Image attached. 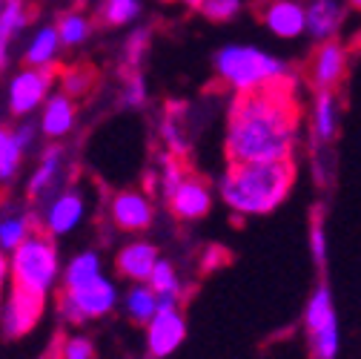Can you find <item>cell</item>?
<instances>
[{
    "label": "cell",
    "instance_id": "4dcf8cb0",
    "mask_svg": "<svg viewBox=\"0 0 361 359\" xmlns=\"http://www.w3.org/2000/svg\"><path fill=\"white\" fill-rule=\"evenodd\" d=\"M327 253H330V239H327V228H324V218L322 213L312 216V224H310V256L312 261L322 267H327Z\"/></svg>",
    "mask_w": 361,
    "mask_h": 359
},
{
    "label": "cell",
    "instance_id": "44dd1931",
    "mask_svg": "<svg viewBox=\"0 0 361 359\" xmlns=\"http://www.w3.org/2000/svg\"><path fill=\"white\" fill-rule=\"evenodd\" d=\"M121 307H123V317L132 325H147L158 313L161 299L155 296V290L147 282H135L121 293Z\"/></svg>",
    "mask_w": 361,
    "mask_h": 359
},
{
    "label": "cell",
    "instance_id": "ab89813d",
    "mask_svg": "<svg viewBox=\"0 0 361 359\" xmlns=\"http://www.w3.org/2000/svg\"><path fill=\"white\" fill-rule=\"evenodd\" d=\"M347 4H350L355 12H361V0H347Z\"/></svg>",
    "mask_w": 361,
    "mask_h": 359
},
{
    "label": "cell",
    "instance_id": "2e32d148",
    "mask_svg": "<svg viewBox=\"0 0 361 359\" xmlns=\"http://www.w3.org/2000/svg\"><path fill=\"white\" fill-rule=\"evenodd\" d=\"M161 261V250L158 245H152L149 239H129L126 245L118 247L115 253V271L121 279H126L129 285L135 282H147L155 271V264Z\"/></svg>",
    "mask_w": 361,
    "mask_h": 359
},
{
    "label": "cell",
    "instance_id": "8992f818",
    "mask_svg": "<svg viewBox=\"0 0 361 359\" xmlns=\"http://www.w3.org/2000/svg\"><path fill=\"white\" fill-rule=\"evenodd\" d=\"M121 305V288L115 279H109L106 273H101L98 279L86 282L80 288H63L61 299H58V317L61 322L78 328L86 322L104 319Z\"/></svg>",
    "mask_w": 361,
    "mask_h": 359
},
{
    "label": "cell",
    "instance_id": "8fae6325",
    "mask_svg": "<svg viewBox=\"0 0 361 359\" xmlns=\"http://www.w3.org/2000/svg\"><path fill=\"white\" fill-rule=\"evenodd\" d=\"M66 187V150L61 141H52L40 150L37 167L29 175V184H26V196L35 204V210L40 204H47L52 196H58Z\"/></svg>",
    "mask_w": 361,
    "mask_h": 359
},
{
    "label": "cell",
    "instance_id": "f1b7e54d",
    "mask_svg": "<svg viewBox=\"0 0 361 359\" xmlns=\"http://www.w3.org/2000/svg\"><path fill=\"white\" fill-rule=\"evenodd\" d=\"M23 155H26V153H23L20 144L15 141V132L6 129V126H0V184L12 182V178L18 175Z\"/></svg>",
    "mask_w": 361,
    "mask_h": 359
},
{
    "label": "cell",
    "instance_id": "83f0119b",
    "mask_svg": "<svg viewBox=\"0 0 361 359\" xmlns=\"http://www.w3.org/2000/svg\"><path fill=\"white\" fill-rule=\"evenodd\" d=\"M58 35H61L63 49H78L80 43H86L89 35H92V20H89L83 12H66L58 20Z\"/></svg>",
    "mask_w": 361,
    "mask_h": 359
},
{
    "label": "cell",
    "instance_id": "cb8c5ba5",
    "mask_svg": "<svg viewBox=\"0 0 361 359\" xmlns=\"http://www.w3.org/2000/svg\"><path fill=\"white\" fill-rule=\"evenodd\" d=\"M104 273V261L98 250H78L66 264H63V273H61V285L69 288H80L86 282H92Z\"/></svg>",
    "mask_w": 361,
    "mask_h": 359
},
{
    "label": "cell",
    "instance_id": "52a82bcc",
    "mask_svg": "<svg viewBox=\"0 0 361 359\" xmlns=\"http://www.w3.org/2000/svg\"><path fill=\"white\" fill-rule=\"evenodd\" d=\"M37 230H43L52 239H63L80 228V221L86 218V199L83 190L69 184L58 196H52L47 204L37 207Z\"/></svg>",
    "mask_w": 361,
    "mask_h": 359
},
{
    "label": "cell",
    "instance_id": "5bb4252c",
    "mask_svg": "<svg viewBox=\"0 0 361 359\" xmlns=\"http://www.w3.org/2000/svg\"><path fill=\"white\" fill-rule=\"evenodd\" d=\"M258 18L279 40H298L307 35V4L301 0H264Z\"/></svg>",
    "mask_w": 361,
    "mask_h": 359
},
{
    "label": "cell",
    "instance_id": "277c9868",
    "mask_svg": "<svg viewBox=\"0 0 361 359\" xmlns=\"http://www.w3.org/2000/svg\"><path fill=\"white\" fill-rule=\"evenodd\" d=\"M61 250L52 236L35 230L18 250L9 253V288L49 299L61 285Z\"/></svg>",
    "mask_w": 361,
    "mask_h": 359
},
{
    "label": "cell",
    "instance_id": "7c38bea8",
    "mask_svg": "<svg viewBox=\"0 0 361 359\" xmlns=\"http://www.w3.org/2000/svg\"><path fill=\"white\" fill-rule=\"evenodd\" d=\"M109 218L121 233L138 236L152 228L155 204L147 190H118L109 196Z\"/></svg>",
    "mask_w": 361,
    "mask_h": 359
},
{
    "label": "cell",
    "instance_id": "7a4b0ae2",
    "mask_svg": "<svg viewBox=\"0 0 361 359\" xmlns=\"http://www.w3.org/2000/svg\"><path fill=\"white\" fill-rule=\"evenodd\" d=\"M295 187L293 161H230L218 178V196L230 213L258 218L276 213Z\"/></svg>",
    "mask_w": 361,
    "mask_h": 359
},
{
    "label": "cell",
    "instance_id": "d6a6232c",
    "mask_svg": "<svg viewBox=\"0 0 361 359\" xmlns=\"http://www.w3.org/2000/svg\"><path fill=\"white\" fill-rule=\"evenodd\" d=\"M89 86H92V69L89 66H72L61 75V93H66L69 98L86 95Z\"/></svg>",
    "mask_w": 361,
    "mask_h": 359
},
{
    "label": "cell",
    "instance_id": "5b68a950",
    "mask_svg": "<svg viewBox=\"0 0 361 359\" xmlns=\"http://www.w3.org/2000/svg\"><path fill=\"white\" fill-rule=\"evenodd\" d=\"M301 328H304L310 359H338L341 325H338L336 296H333V288L327 285V279H322L310 290L304 313H301Z\"/></svg>",
    "mask_w": 361,
    "mask_h": 359
},
{
    "label": "cell",
    "instance_id": "4316f807",
    "mask_svg": "<svg viewBox=\"0 0 361 359\" xmlns=\"http://www.w3.org/2000/svg\"><path fill=\"white\" fill-rule=\"evenodd\" d=\"M187 167H184V158H178V155H164L158 170H155V190L161 193V199L166 201L180 184H184V178H187Z\"/></svg>",
    "mask_w": 361,
    "mask_h": 359
},
{
    "label": "cell",
    "instance_id": "4fadbf2b",
    "mask_svg": "<svg viewBox=\"0 0 361 359\" xmlns=\"http://www.w3.org/2000/svg\"><path fill=\"white\" fill-rule=\"evenodd\" d=\"M347 61H350L347 47L338 37L319 43L315 52H312V58H310V66H307V78H310L315 93L336 89L347 75Z\"/></svg>",
    "mask_w": 361,
    "mask_h": 359
},
{
    "label": "cell",
    "instance_id": "e0dca14e",
    "mask_svg": "<svg viewBox=\"0 0 361 359\" xmlns=\"http://www.w3.org/2000/svg\"><path fill=\"white\" fill-rule=\"evenodd\" d=\"M78 121V104L66 93H52L40 107V136L49 141H61L75 129Z\"/></svg>",
    "mask_w": 361,
    "mask_h": 359
},
{
    "label": "cell",
    "instance_id": "9a60e30c",
    "mask_svg": "<svg viewBox=\"0 0 361 359\" xmlns=\"http://www.w3.org/2000/svg\"><path fill=\"white\" fill-rule=\"evenodd\" d=\"M166 207L178 221H201L212 213L215 193L201 175H187L184 184L166 199Z\"/></svg>",
    "mask_w": 361,
    "mask_h": 359
},
{
    "label": "cell",
    "instance_id": "d590c367",
    "mask_svg": "<svg viewBox=\"0 0 361 359\" xmlns=\"http://www.w3.org/2000/svg\"><path fill=\"white\" fill-rule=\"evenodd\" d=\"M61 359H98L95 342L89 339L86 334H72L61 345Z\"/></svg>",
    "mask_w": 361,
    "mask_h": 359
},
{
    "label": "cell",
    "instance_id": "7402d4cb",
    "mask_svg": "<svg viewBox=\"0 0 361 359\" xmlns=\"http://www.w3.org/2000/svg\"><path fill=\"white\" fill-rule=\"evenodd\" d=\"M26 23H29L26 0H4V9H0V69H6L12 40L26 29Z\"/></svg>",
    "mask_w": 361,
    "mask_h": 359
},
{
    "label": "cell",
    "instance_id": "f546056e",
    "mask_svg": "<svg viewBox=\"0 0 361 359\" xmlns=\"http://www.w3.org/2000/svg\"><path fill=\"white\" fill-rule=\"evenodd\" d=\"M138 15H141V0H104L101 4V20L106 26L135 23Z\"/></svg>",
    "mask_w": 361,
    "mask_h": 359
},
{
    "label": "cell",
    "instance_id": "ac0fdd59",
    "mask_svg": "<svg viewBox=\"0 0 361 359\" xmlns=\"http://www.w3.org/2000/svg\"><path fill=\"white\" fill-rule=\"evenodd\" d=\"M341 126V101L336 95V89H327V93H315L312 107H310V132L315 144H330L338 136Z\"/></svg>",
    "mask_w": 361,
    "mask_h": 359
},
{
    "label": "cell",
    "instance_id": "d6986e66",
    "mask_svg": "<svg viewBox=\"0 0 361 359\" xmlns=\"http://www.w3.org/2000/svg\"><path fill=\"white\" fill-rule=\"evenodd\" d=\"M344 26V0H307V35L315 43L338 37Z\"/></svg>",
    "mask_w": 361,
    "mask_h": 359
},
{
    "label": "cell",
    "instance_id": "836d02e7",
    "mask_svg": "<svg viewBox=\"0 0 361 359\" xmlns=\"http://www.w3.org/2000/svg\"><path fill=\"white\" fill-rule=\"evenodd\" d=\"M149 37H152V35H149L147 26H135L132 35L126 37L123 55H126L129 69H138V66H141V61H144V55H147V49H149Z\"/></svg>",
    "mask_w": 361,
    "mask_h": 359
},
{
    "label": "cell",
    "instance_id": "30bf717a",
    "mask_svg": "<svg viewBox=\"0 0 361 359\" xmlns=\"http://www.w3.org/2000/svg\"><path fill=\"white\" fill-rule=\"evenodd\" d=\"M55 78V66H26L18 72L9 83V112L15 118H26L40 110L43 101L52 95Z\"/></svg>",
    "mask_w": 361,
    "mask_h": 359
},
{
    "label": "cell",
    "instance_id": "d4e9b609",
    "mask_svg": "<svg viewBox=\"0 0 361 359\" xmlns=\"http://www.w3.org/2000/svg\"><path fill=\"white\" fill-rule=\"evenodd\" d=\"M147 285L155 290L161 305H180V299H184V279H180V273L175 271V264L169 259H164V256L155 264V271L147 279Z\"/></svg>",
    "mask_w": 361,
    "mask_h": 359
},
{
    "label": "cell",
    "instance_id": "ba28073f",
    "mask_svg": "<svg viewBox=\"0 0 361 359\" xmlns=\"http://www.w3.org/2000/svg\"><path fill=\"white\" fill-rule=\"evenodd\" d=\"M187 339V317L180 305H161L155 317L144 325V345L149 359H169Z\"/></svg>",
    "mask_w": 361,
    "mask_h": 359
},
{
    "label": "cell",
    "instance_id": "f35d334b",
    "mask_svg": "<svg viewBox=\"0 0 361 359\" xmlns=\"http://www.w3.org/2000/svg\"><path fill=\"white\" fill-rule=\"evenodd\" d=\"M175 4H180V6H187V9H198V12H201V6H204V0H175Z\"/></svg>",
    "mask_w": 361,
    "mask_h": 359
},
{
    "label": "cell",
    "instance_id": "1f68e13d",
    "mask_svg": "<svg viewBox=\"0 0 361 359\" xmlns=\"http://www.w3.org/2000/svg\"><path fill=\"white\" fill-rule=\"evenodd\" d=\"M244 9V0H204L201 15L212 23H230L241 15Z\"/></svg>",
    "mask_w": 361,
    "mask_h": 359
},
{
    "label": "cell",
    "instance_id": "3957f363",
    "mask_svg": "<svg viewBox=\"0 0 361 359\" xmlns=\"http://www.w3.org/2000/svg\"><path fill=\"white\" fill-rule=\"evenodd\" d=\"M212 72L235 95L293 81L290 64L276 52L255 47V43H227V47H221L212 55Z\"/></svg>",
    "mask_w": 361,
    "mask_h": 359
},
{
    "label": "cell",
    "instance_id": "8d00e7d4",
    "mask_svg": "<svg viewBox=\"0 0 361 359\" xmlns=\"http://www.w3.org/2000/svg\"><path fill=\"white\" fill-rule=\"evenodd\" d=\"M312 178L319 187H327L330 184V172H327V158L324 155H315L312 158Z\"/></svg>",
    "mask_w": 361,
    "mask_h": 359
},
{
    "label": "cell",
    "instance_id": "6da1fadb",
    "mask_svg": "<svg viewBox=\"0 0 361 359\" xmlns=\"http://www.w3.org/2000/svg\"><path fill=\"white\" fill-rule=\"evenodd\" d=\"M293 81L235 95L227 115L224 153L230 161H293L301 115Z\"/></svg>",
    "mask_w": 361,
    "mask_h": 359
},
{
    "label": "cell",
    "instance_id": "9c48e42d",
    "mask_svg": "<svg viewBox=\"0 0 361 359\" xmlns=\"http://www.w3.org/2000/svg\"><path fill=\"white\" fill-rule=\"evenodd\" d=\"M43 310H47V299L9 288L6 296H0V336L12 342L29 336L43 319Z\"/></svg>",
    "mask_w": 361,
    "mask_h": 359
},
{
    "label": "cell",
    "instance_id": "e575fe53",
    "mask_svg": "<svg viewBox=\"0 0 361 359\" xmlns=\"http://www.w3.org/2000/svg\"><path fill=\"white\" fill-rule=\"evenodd\" d=\"M149 93H147V78L141 72H132L121 89V104L123 107H132V110H141L147 104Z\"/></svg>",
    "mask_w": 361,
    "mask_h": 359
},
{
    "label": "cell",
    "instance_id": "603a6c76",
    "mask_svg": "<svg viewBox=\"0 0 361 359\" xmlns=\"http://www.w3.org/2000/svg\"><path fill=\"white\" fill-rule=\"evenodd\" d=\"M61 35L58 26H40L23 49V64L26 66H55L58 52H61Z\"/></svg>",
    "mask_w": 361,
    "mask_h": 359
},
{
    "label": "cell",
    "instance_id": "ffe728a7",
    "mask_svg": "<svg viewBox=\"0 0 361 359\" xmlns=\"http://www.w3.org/2000/svg\"><path fill=\"white\" fill-rule=\"evenodd\" d=\"M37 230V216L23 207H6L0 213V250H18L32 233Z\"/></svg>",
    "mask_w": 361,
    "mask_h": 359
},
{
    "label": "cell",
    "instance_id": "60d3db41",
    "mask_svg": "<svg viewBox=\"0 0 361 359\" xmlns=\"http://www.w3.org/2000/svg\"><path fill=\"white\" fill-rule=\"evenodd\" d=\"M0 9H4V0H0Z\"/></svg>",
    "mask_w": 361,
    "mask_h": 359
},
{
    "label": "cell",
    "instance_id": "484cf974",
    "mask_svg": "<svg viewBox=\"0 0 361 359\" xmlns=\"http://www.w3.org/2000/svg\"><path fill=\"white\" fill-rule=\"evenodd\" d=\"M158 136L166 147L169 155H178L184 158L187 150H190V139H187V126H184V115H180L178 107H169L158 124Z\"/></svg>",
    "mask_w": 361,
    "mask_h": 359
},
{
    "label": "cell",
    "instance_id": "74e56055",
    "mask_svg": "<svg viewBox=\"0 0 361 359\" xmlns=\"http://www.w3.org/2000/svg\"><path fill=\"white\" fill-rule=\"evenodd\" d=\"M6 282H9V253L0 250V296H4Z\"/></svg>",
    "mask_w": 361,
    "mask_h": 359
}]
</instances>
